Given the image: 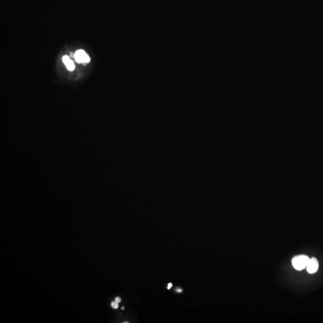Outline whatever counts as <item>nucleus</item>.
Here are the masks:
<instances>
[{
	"mask_svg": "<svg viewBox=\"0 0 323 323\" xmlns=\"http://www.w3.org/2000/svg\"><path fill=\"white\" fill-rule=\"evenodd\" d=\"M309 260L310 258L306 255L296 256L292 259V264L296 270L301 271L306 268Z\"/></svg>",
	"mask_w": 323,
	"mask_h": 323,
	"instance_id": "nucleus-1",
	"label": "nucleus"
},
{
	"mask_svg": "<svg viewBox=\"0 0 323 323\" xmlns=\"http://www.w3.org/2000/svg\"><path fill=\"white\" fill-rule=\"evenodd\" d=\"M306 268L309 273H315L319 268V263L317 258L314 257L310 258Z\"/></svg>",
	"mask_w": 323,
	"mask_h": 323,
	"instance_id": "nucleus-2",
	"label": "nucleus"
},
{
	"mask_svg": "<svg viewBox=\"0 0 323 323\" xmlns=\"http://www.w3.org/2000/svg\"><path fill=\"white\" fill-rule=\"evenodd\" d=\"M87 55L83 50H79L75 53L74 58L78 63H84Z\"/></svg>",
	"mask_w": 323,
	"mask_h": 323,
	"instance_id": "nucleus-3",
	"label": "nucleus"
},
{
	"mask_svg": "<svg viewBox=\"0 0 323 323\" xmlns=\"http://www.w3.org/2000/svg\"><path fill=\"white\" fill-rule=\"evenodd\" d=\"M62 60H63L64 63L65 65L66 68H67L69 71H72L74 70L75 65L74 64V62L70 59V57L65 55L62 57Z\"/></svg>",
	"mask_w": 323,
	"mask_h": 323,
	"instance_id": "nucleus-4",
	"label": "nucleus"
},
{
	"mask_svg": "<svg viewBox=\"0 0 323 323\" xmlns=\"http://www.w3.org/2000/svg\"><path fill=\"white\" fill-rule=\"evenodd\" d=\"M111 306L113 309H116L119 308V303L115 302L114 300V301H113L111 303Z\"/></svg>",
	"mask_w": 323,
	"mask_h": 323,
	"instance_id": "nucleus-5",
	"label": "nucleus"
},
{
	"mask_svg": "<svg viewBox=\"0 0 323 323\" xmlns=\"http://www.w3.org/2000/svg\"><path fill=\"white\" fill-rule=\"evenodd\" d=\"M115 302H118V303H119L121 302L122 300H121V298H120V297H115Z\"/></svg>",
	"mask_w": 323,
	"mask_h": 323,
	"instance_id": "nucleus-6",
	"label": "nucleus"
},
{
	"mask_svg": "<svg viewBox=\"0 0 323 323\" xmlns=\"http://www.w3.org/2000/svg\"><path fill=\"white\" fill-rule=\"evenodd\" d=\"M175 291H177V292H178V293H181V292H182V290L181 288H176V290H175Z\"/></svg>",
	"mask_w": 323,
	"mask_h": 323,
	"instance_id": "nucleus-7",
	"label": "nucleus"
},
{
	"mask_svg": "<svg viewBox=\"0 0 323 323\" xmlns=\"http://www.w3.org/2000/svg\"><path fill=\"white\" fill-rule=\"evenodd\" d=\"M172 287V283H171V282H170V283H169V284H168V287H167V288H168V290H169V289H171V287Z\"/></svg>",
	"mask_w": 323,
	"mask_h": 323,
	"instance_id": "nucleus-8",
	"label": "nucleus"
},
{
	"mask_svg": "<svg viewBox=\"0 0 323 323\" xmlns=\"http://www.w3.org/2000/svg\"><path fill=\"white\" fill-rule=\"evenodd\" d=\"M70 56H71V57H74V56H75V53L71 52V53H70Z\"/></svg>",
	"mask_w": 323,
	"mask_h": 323,
	"instance_id": "nucleus-9",
	"label": "nucleus"
},
{
	"mask_svg": "<svg viewBox=\"0 0 323 323\" xmlns=\"http://www.w3.org/2000/svg\"><path fill=\"white\" fill-rule=\"evenodd\" d=\"M122 310H124V306L122 307Z\"/></svg>",
	"mask_w": 323,
	"mask_h": 323,
	"instance_id": "nucleus-10",
	"label": "nucleus"
}]
</instances>
